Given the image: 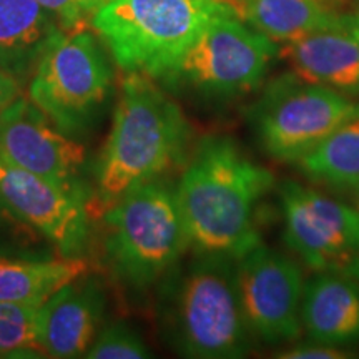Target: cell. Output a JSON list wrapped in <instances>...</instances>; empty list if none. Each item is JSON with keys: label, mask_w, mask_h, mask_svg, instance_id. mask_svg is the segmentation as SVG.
Wrapping results in <instances>:
<instances>
[{"label": "cell", "mask_w": 359, "mask_h": 359, "mask_svg": "<svg viewBox=\"0 0 359 359\" xmlns=\"http://www.w3.org/2000/svg\"><path fill=\"white\" fill-rule=\"evenodd\" d=\"M273 185L275 175L231 138H203L175 188L188 245L200 255L243 257L262 241L257 206Z\"/></svg>", "instance_id": "6da1fadb"}, {"label": "cell", "mask_w": 359, "mask_h": 359, "mask_svg": "<svg viewBox=\"0 0 359 359\" xmlns=\"http://www.w3.org/2000/svg\"><path fill=\"white\" fill-rule=\"evenodd\" d=\"M190 127L180 107L145 74L130 72L120 88L109 140L97 168L98 193L115 203L183 160Z\"/></svg>", "instance_id": "7a4b0ae2"}, {"label": "cell", "mask_w": 359, "mask_h": 359, "mask_svg": "<svg viewBox=\"0 0 359 359\" xmlns=\"http://www.w3.org/2000/svg\"><path fill=\"white\" fill-rule=\"evenodd\" d=\"M238 12L226 0H109L90 25L125 72L161 80L210 22Z\"/></svg>", "instance_id": "3957f363"}, {"label": "cell", "mask_w": 359, "mask_h": 359, "mask_svg": "<svg viewBox=\"0 0 359 359\" xmlns=\"http://www.w3.org/2000/svg\"><path fill=\"white\" fill-rule=\"evenodd\" d=\"M178 349L188 358H243L251 349V333L241 306L236 259L200 255L180 283L173 308Z\"/></svg>", "instance_id": "277c9868"}, {"label": "cell", "mask_w": 359, "mask_h": 359, "mask_svg": "<svg viewBox=\"0 0 359 359\" xmlns=\"http://www.w3.org/2000/svg\"><path fill=\"white\" fill-rule=\"evenodd\" d=\"M105 223L111 263L135 288L154 285L190 246L175 190L156 180L111 203Z\"/></svg>", "instance_id": "5b68a950"}, {"label": "cell", "mask_w": 359, "mask_h": 359, "mask_svg": "<svg viewBox=\"0 0 359 359\" xmlns=\"http://www.w3.org/2000/svg\"><path fill=\"white\" fill-rule=\"evenodd\" d=\"M359 115V102L296 74L268 85L250 116L259 145L283 163H298L336 128Z\"/></svg>", "instance_id": "8992f818"}, {"label": "cell", "mask_w": 359, "mask_h": 359, "mask_svg": "<svg viewBox=\"0 0 359 359\" xmlns=\"http://www.w3.org/2000/svg\"><path fill=\"white\" fill-rule=\"evenodd\" d=\"M29 98L62 132L75 133L100 110L111 87V70L87 30H60L37 58Z\"/></svg>", "instance_id": "52a82bcc"}, {"label": "cell", "mask_w": 359, "mask_h": 359, "mask_svg": "<svg viewBox=\"0 0 359 359\" xmlns=\"http://www.w3.org/2000/svg\"><path fill=\"white\" fill-rule=\"evenodd\" d=\"M276 53V42L228 13L210 22L161 80L206 95H241L262 83Z\"/></svg>", "instance_id": "ba28073f"}, {"label": "cell", "mask_w": 359, "mask_h": 359, "mask_svg": "<svg viewBox=\"0 0 359 359\" xmlns=\"http://www.w3.org/2000/svg\"><path fill=\"white\" fill-rule=\"evenodd\" d=\"M286 245L316 273L359 280V208L302 183L281 187Z\"/></svg>", "instance_id": "9c48e42d"}, {"label": "cell", "mask_w": 359, "mask_h": 359, "mask_svg": "<svg viewBox=\"0 0 359 359\" xmlns=\"http://www.w3.org/2000/svg\"><path fill=\"white\" fill-rule=\"evenodd\" d=\"M236 280L255 339L276 346L293 343L302 336L306 281L294 259L259 241L236 259Z\"/></svg>", "instance_id": "30bf717a"}, {"label": "cell", "mask_w": 359, "mask_h": 359, "mask_svg": "<svg viewBox=\"0 0 359 359\" xmlns=\"http://www.w3.org/2000/svg\"><path fill=\"white\" fill-rule=\"evenodd\" d=\"M0 200L13 217L74 257L87 241V212L77 187H62L0 155Z\"/></svg>", "instance_id": "8fae6325"}, {"label": "cell", "mask_w": 359, "mask_h": 359, "mask_svg": "<svg viewBox=\"0 0 359 359\" xmlns=\"http://www.w3.org/2000/svg\"><path fill=\"white\" fill-rule=\"evenodd\" d=\"M0 155L27 172L62 187H77L85 148L72 140L30 98L0 114Z\"/></svg>", "instance_id": "7c38bea8"}, {"label": "cell", "mask_w": 359, "mask_h": 359, "mask_svg": "<svg viewBox=\"0 0 359 359\" xmlns=\"http://www.w3.org/2000/svg\"><path fill=\"white\" fill-rule=\"evenodd\" d=\"M103 298L92 283H69L39 309V343L45 356L80 358L97 338Z\"/></svg>", "instance_id": "4fadbf2b"}, {"label": "cell", "mask_w": 359, "mask_h": 359, "mask_svg": "<svg viewBox=\"0 0 359 359\" xmlns=\"http://www.w3.org/2000/svg\"><path fill=\"white\" fill-rule=\"evenodd\" d=\"M278 55L298 77L359 97V40L344 22L285 42Z\"/></svg>", "instance_id": "5bb4252c"}, {"label": "cell", "mask_w": 359, "mask_h": 359, "mask_svg": "<svg viewBox=\"0 0 359 359\" xmlns=\"http://www.w3.org/2000/svg\"><path fill=\"white\" fill-rule=\"evenodd\" d=\"M303 333L311 341L349 346L359 343V280L318 273L306 281L302 304Z\"/></svg>", "instance_id": "9a60e30c"}, {"label": "cell", "mask_w": 359, "mask_h": 359, "mask_svg": "<svg viewBox=\"0 0 359 359\" xmlns=\"http://www.w3.org/2000/svg\"><path fill=\"white\" fill-rule=\"evenodd\" d=\"M60 30L37 0H0V64L17 74Z\"/></svg>", "instance_id": "2e32d148"}, {"label": "cell", "mask_w": 359, "mask_h": 359, "mask_svg": "<svg viewBox=\"0 0 359 359\" xmlns=\"http://www.w3.org/2000/svg\"><path fill=\"white\" fill-rule=\"evenodd\" d=\"M87 271L82 259L65 257L29 262L0 257V302L42 306L58 290Z\"/></svg>", "instance_id": "e0dca14e"}, {"label": "cell", "mask_w": 359, "mask_h": 359, "mask_svg": "<svg viewBox=\"0 0 359 359\" xmlns=\"http://www.w3.org/2000/svg\"><path fill=\"white\" fill-rule=\"evenodd\" d=\"M241 17L258 32L281 43L343 24V15L320 0H243Z\"/></svg>", "instance_id": "ac0fdd59"}, {"label": "cell", "mask_w": 359, "mask_h": 359, "mask_svg": "<svg viewBox=\"0 0 359 359\" xmlns=\"http://www.w3.org/2000/svg\"><path fill=\"white\" fill-rule=\"evenodd\" d=\"M296 165L314 183L356 191L359 188V115L336 128Z\"/></svg>", "instance_id": "d6986e66"}, {"label": "cell", "mask_w": 359, "mask_h": 359, "mask_svg": "<svg viewBox=\"0 0 359 359\" xmlns=\"http://www.w3.org/2000/svg\"><path fill=\"white\" fill-rule=\"evenodd\" d=\"M39 309L25 303L0 302V354H43L39 343Z\"/></svg>", "instance_id": "ffe728a7"}, {"label": "cell", "mask_w": 359, "mask_h": 359, "mask_svg": "<svg viewBox=\"0 0 359 359\" xmlns=\"http://www.w3.org/2000/svg\"><path fill=\"white\" fill-rule=\"evenodd\" d=\"M150 349L140 336L123 325H111L97 336L83 358L88 359H143Z\"/></svg>", "instance_id": "44dd1931"}, {"label": "cell", "mask_w": 359, "mask_h": 359, "mask_svg": "<svg viewBox=\"0 0 359 359\" xmlns=\"http://www.w3.org/2000/svg\"><path fill=\"white\" fill-rule=\"evenodd\" d=\"M45 11L55 19L64 32L85 29L92 15L109 0H37Z\"/></svg>", "instance_id": "7402d4cb"}, {"label": "cell", "mask_w": 359, "mask_h": 359, "mask_svg": "<svg viewBox=\"0 0 359 359\" xmlns=\"http://www.w3.org/2000/svg\"><path fill=\"white\" fill-rule=\"evenodd\" d=\"M351 356L353 354H349L344 348L318 343V341L311 339H309V343L298 344V346L278 354V358L281 359H346Z\"/></svg>", "instance_id": "603a6c76"}, {"label": "cell", "mask_w": 359, "mask_h": 359, "mask_svg": "<svg viewBox=\"0 0 359 359\" xmlns=\"http://www.w3.org/2000/svg\"><path fill=\"white\" fill-rule=\"evenodd\" d=\"M22 97V87L17 75L0 64V114Z\"/></svg>", "instance_id": "cb8c5ba5"}, {"label": "cell", "mask_w": 359, "mask_h": 359, "mask_svg": "<svg viewBox=\"0 0 359 359\" xmlns=\"http://www.w3.org/2000/svg\"><path fill=\"white\" fill-rule=\"evenodd\" d=\"M343 22L349 29V32L359 40V11L349 13V15H343Z\"/></svg>", "instance_id": "d4e9b609"}, {"label": "cell", "mask_w": 359, "mask_h": 359, "mask_svg": "<svg viewBox=\"0 0 359 359\" xmlns=\"http://www.w3.org/2000/svg\"><path fill=\"white\" fill-rule=\"evenodd\" d=\"M230 6L235 8V11L238 12V15H241V4H243V0H226Z\"/></svg>", "instance_id": "484cf974"}, {"label": "cell", "mask_w": 359, "mask_h": 359, "mask_svg": "<svg viewBox=\"0 0 359 359\" xmlns=\"http://www.w3.org/2000/svg\"><path fill=\"white\" fill-rule=\"evenodd\" d=\"M354 193H356V206L359 208V188H358V190L354 191Z\"/></svg>", "instance_id": "4316f807"}, {"label": "cell", "mask_w": 359, "mask_h": 359, "mask_svg": "<svg viewBox=\"0 0 359 359\" xmlns=\"http://www.w3.org/2000/svg\"><path fill=\"white\" fill-rule=\"evenodd\" d=\"M2 206H4V203H2V200H0V208H2Z\"/></svg>", "instance_id": "83f0119b"}]
</instances>
